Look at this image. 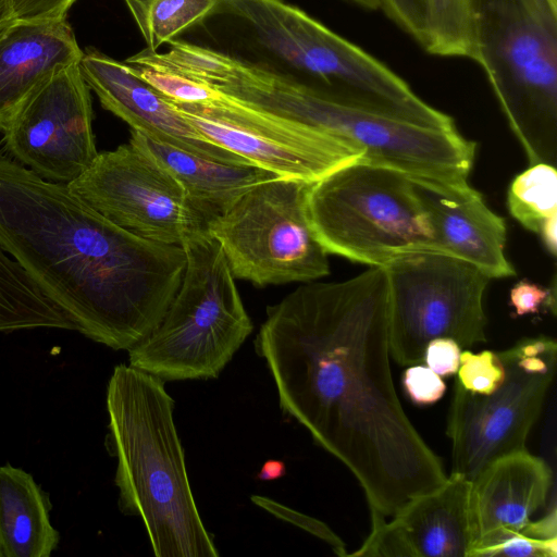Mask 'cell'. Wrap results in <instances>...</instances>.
Masks as SVG:
<instances>
[{
    "instance_id": "23",
    "label": "cell",
    "mask_w": 557,
    "mask_h": 557,
    "mask_svg": "<svg viewBox=\"0 0 557 557\" xmlns=\"http://www.w3.org/2000/svg\"><path fill=\"white\" fill-rule=\"evenodd\" d=\"M147 49L157 51L215 14L219 0H124Z\"/></svg>"
},
{
    "instance_id": "35",
    "label": "cell",
    "mask_w": 557,
    "mask_h": 557,
    "mask_svg": "<svg viewBox=\"0 0 557 557\" xmlns=\"http://www.w3.org/2000/svg\"><path fill=\"white\" fill-rule=\"evenodd\" d=\"M285 462L277 459H269L261 466L257 479L260 481H273L285 476Z\"/></svg>"
},
{
    "instance_id": "22",
    "label": "cell",
    "mask_w": 557,
    "mask_h": 557,
    "mask_svg": "<svg viewBox=\"0 0 557 557\" xmlns=\"http://www.w3.org/2000/svg\"><path fill=\"white\" fill-rule=\"evenodd\" d=\"M34 329L76 331L71 319L0 245V333Z\"/></svg>"
},
{
    "instance_id": "21",
    "label": "cell",
    "mask_w": 557,
    "mask_h": 557,
    "mask_svg": "<svg viewBox=\"0 0 557 557\" xmlns=\"http://www.w3.org/2000/svg\"><path fill=\"white\" fill-rule=\"evenodd\" d=\"M46 493L28 472L0 466V545L3 557H49L60 534Z\"/></svg>"
},
{
    "instance_id": "34",
    "label": "cell",
    "mask_w": 557,
    "mask_h": 557,
    "mask_svg": "<svg viewBox=\"0 0 557 557\" xmlns=\"http://www.w3.org/2000/svg\"><path fill=\"white\" fill-rule=\"evenodd\" d=\"M556 507L537 521H530L520 532L537 540L557 539Z\"/></svg>"
},
{
    "instance_id": "6",
    "label": "cell",
    "mask_w": 557,
    "mask_h": 557,
    "mask_svg": "<svg viewBox=\"0 0 557 557\" xmlns=\"http://www.w3.org/2000/svg\"><path fill=\"white\" fill-rule=\"evenodd\" d=\"M474 54L530 164L557 161V0H473Z\"/></svg>"
},
{
    "instance_id": "10",
    "label": "cell",
    "mask_w": 557,
    "mask_h": 557,
    "mask_svg": "<svg viewBox=\"0 0 557 557\" xmlns=\"http://www.w3.org/2000/svg\"><path fill=\"white\" fill-rule=\"evenodd\" d=\"M308 182H262L209 222L235 278L258 286L311 282L329 274L327 252L307 210Z\"/></svg>"
},
{
    "instance_id": "25",
    "label": "cell",
    "mask_w": 557,
    "mask_h": 557,
    "mask_svg": "<svg viewBox=\"0 0 557 557\" xmlns=\"http://www.w3.org/2000/svg\"><path fill=\"white\" fill-rule=\"evenodd\" d=\"M507 207L524 228L540 235L546 224L557 220L556 166L530 164L510 183Z\"/></svg>"
},
{
    "instance_id": "33",
    "label": "cell",
    "mask_w": 557,
    "mask_h": 557,
    "mask_svg": "<svg viewBox=\"0 0 557 557\" xmlns=\"http://www.w3.org/2000/svg\"><path fill=\"white\" fill-rule=\"evenodd\" d=\"M76 0H14L18 20H50L66 17Z\"/></svg>"
},
{
    "instance_id": "20",
    "label": "cell",
    "mask_w": 557,
    "mask_h": 557,
    "mask_svg": "<svg viewBox=\"0 0 557 557\" xmlns=\"http://www.w3.org/2000/svg\"><path fill=\"white\" fill-rule=\"evenodd\" d=\"M129 144L153 157L184 187L211 221L256 185L281 177L251 164H234L203 158L132 129Z\"/></svg>"
},
{
    "instance_id": "9",
    "label": "cell",
    "mask_w": 557,
    "mask_h": 557,
    "mask_svg": "<svg viewBox=\"0 0 557 557\" xmlns=\"http://www.w3.org/2000/svg\"><path fill=\"white\" fill-rule=\"evenodd\" d=\"M388 286L389 351L400 366L423 363L435 338L468 349L486 342L483 296L490 277L474 264L436 252L416 251L383 267Z\"/></svg>"
},
{
    "instance_id": "36",
    "label": "cell",
    "mask_w": 557,
    "mask_h": 557,
    "mask_svg": "<svg viewBox=\"0 0 557 557\" xmlns=\"http://www.w3.org/2000/svg\"><path fill=\"white\" fill-rule=\"evenodd\" d=\"M16 20L14 0H0V28Z\"/></svg>"
},
{
    "instance_id": "24",
    "label": "cell",
    "mask_w": 557,
    "mask_h": 557,
    "mask_svg": "<svg viewBox=\"0 0 557 557\" xmlns=\"http://www.w3.org/2000/svg\"><path fill=\"white\" fill-rule=\"evenodd\" d=\"M473 0H423V42L432 55L473 59Z\"/></svg>"
},
{
    "instance_id": "17",
    "label": "cell",
    "mask_w": 557,
    "mask_h": 557,
    "mask_svg": "<svg viewBox=\"0 0 557 557\" xmlns=\"http://www.w3.org/2000/svg\"><path fill=\"white\" fill-rule=\"evenodd\" d=\"M438 252L466 260L490 278L516 274L505 255L506 223L467 178L411 175Z\"/></svg>"
},
{
    "instance_id": "19",
    "label": "cell",
    "mask_w": 557,
    "mask_h": 557,
    "mask_svg": "<svg viewBox=\"0 0 557 557\" xmlns=\"http://www.w3.org/2000/svg\"><path fill=\"white\" fill-rule=\"evenodd\" d=\"M82 57L66 17L16 18L0 28V132L58 66Z\"/></svg>"
},
{
    "instance_id": "32",
    "label": "cell",
    "mask_w": 557,
    "mask_h": 557,
    "mask_svg": "<svg viewBox=\"0 0 557 557\" xmlns=\"http://www.w3.org/2000/svg\"><path fill=\"white\" fill-rule=\"evenodd\" d=\"M461 347L450 338H435L428 343L423 362L440 376L454 375L458 371Z\"/></svg>"
},
{
    "instance_id": "3",
    "label": "cell",
    "mask_w": 557,
    "mask_h": 557,
    "mask_svg": "<svg viewBox=\"0 0 557 557\" xmlns=\"http://www.w3.org/2000/svg\"><path fill=\"white\" fill-rule=\"evenodd\" d=\"M106 405L104 444L116 459L120 511L141 519L156 557H218L194 499L164 381L119 364Z\"/></svg>"
},
{
    "instance_id": "2",
    "label": "cell",
    "mask_w": 557,
    "mask_h": 557,
    "mask_svg": "<svg viewBox=\"0 0 557 557\" xmlns=\"http://www.w3.org/2000/svg\"><path fill=\"white\" fill-rule=\"evenodd\" d=\"M0 245L89 339L128 350L161 321L184 249L119 226L0 147Z\"/></svg>"
},
{
    "instance_id": "5",
    "label": "cell",
    "mask_w": 557,
    "mask_h": 557,
    "mask_svg": "<svg viewBox=\"0 0 557 557\" xmlns=\"http://www.w3.org/2000/svg\"><path fill=\"white\" fill-rule=\"evenodd\" d=\"M216 14L238 20L260 49L306 85L418 125L456 128L450 115L383 62L285 0H219Z\"/></svg>"
},
{
    "instance_id": "11",
    "label": "cell",
    "mask_w": 557,
    "mask_h": 557,
    "mask_svg": "<svg viewBox=\"0 0 557 557\" xmlns=\"http://www.w3.org/2000/svg\"><path fill=\"white\" fill-rule=\"evenodd\" d=\"M498 354L505 372L496 388L478 394L456 383L449 406L451 472L469 480L494 459L527 449L555 375L557 344L548 336L521 338Z\"/></svg>"
},
{
    "instance_id": "28",
    "label": "cell",
    "mask_w": 557,
    "mask_h": 557,
    "mask_svg": "<svg viewBox=\"0 0 557 557\" xmlns=\"http://www.w3.org/2000/svg\"><path fill=\"white\" fill-rule=\"evenodd\" d=\"M404 386L410 399L418 405H430L442 398L446 385L429 367L412 364L405 371Z\"/></svg>"
},
{
    "instance_id": "14",
    "label": "cell",
    "mask_w": 557,
    "mask_h": 557,
    "mask_svg": "<svg viewBox=\"0 0 557 557\" xmlns=\"http://www.w3.org/2000/svg\"><path fill=\"white\" fill-rule=\"evenodd\" d=\"M90 89L79 63L58 66L5 127L3 150L44 180L69 184L98 156Z\"/></svg>"
},
{
    "instance_id": "1",
    "label": "cell",
    "mask_w": 557,
    "mask_h": 557,
    "mask_svg": "<svg viewBox=\"0 0 557 557\" xmlns=\"http://www.w3.org/2000/svg\"><path fill=\"white\" fill-rule=\"evenodd\" d=\"M253 347L282 412L357 479L371 523L446 480L394 386L383 267L299 286L267 308Z\"/></svg>"
},
{
    "instance_id": "15",
    "label": "cell",
    "mask_w": 557,
    "mask_h": 557,
    "mask_svg": "<svg viewBox=\"0 0 557 557\" xmlns=\"http://www.w3.org/2000/svg\"><path fill=\"white\" fill-rule=\"evenodd\" d=\"M391 518L372 523L360 548L347 556L469 557L474 545L471 480L450 472Z\"/></svg>"
},
{
    "instance_id": "16",
    "label": "cell",
    "mask_w": 557,
    "mask_h": 557,
    "mask_svg": "<svg viewBox=\"0 0 557 557\" xmlns=\"http://www.w3.org/2000/svg\"><path fill=\"white\" fill-rule=\"evenodd\" d=\"M79 70L102 108L122 119L133 131L211 160L251 164L202 136L174 102L139 77L124 61L87 48L83 50Z\"/></svg>"
},
{
    "instance_id": "31",
    "label": "cell",
    "mask_w": 557,
    "mask_h": 557,
    "mask_svg": "<svg viewBox=\"0 0 557 557\" xmlns=\"http://www.w3.org/2000/svg\"><path fill=\"white\" fill-rule=\"evenodd\" d=\"M510 302L517 315L536 313L545 307L555 314L556 312V289L543 288L542 286L528 281L517 283L510 292Z\"/></svg>"
},
{
    "instance_id": "18",
    "label": "cell",
    "mask_w": 557,
    "mask_h": 557,
    "mask_svg": "<svg viewBox=\"0 0 557 557\" xmlns=\"http://www.w3.org/2000/svg\"><path fill=\"white\" fill-rule=\"evenodd\" d=\"M553 482L549 466L527 449L500 456L471 480L474 545L469 557L520 532L542 508Z\"/></svg>"
},
{
    "instance_id": "30",
    "label": "cell",
    "mask_w": 557,
    "mask_h": 557,
    "mask_svg": "<svg viewBox=\"0 0 557 557\" xmlns=\"http://www.w3.org/2000/svg\"><path fill=\"white\" fill-rule=\"evenodd\" d=\"M380 9L420 46L423 42V0H380Z\"/></svg>"
},
{
    "instance_id": "26",
    "label": "cell",
    "mask_w": 557,
    "mask_h": 557,
    "mask_svg": "<svg viewBox=\"0 0 557 557\" xmlns=\"http://www.w3.org/2000/svg\"><path fill=\"white\" fill-rule=\"evenodd\" d=\"M504 372L498 351L466 349L460 352L456 383L469 392L487 394L502 382Z\"/></svg>"
},
{
    "instance_id": "12",
    "label": "cell",
    "mask_w": 557,
    "mask_h": 557,
    "mask_svg": "<svg viewBox=\"0 0 557 557\" xmlns=\"http://www.w3.org/2000/svg\"><path fill=\"white\" fill-rule=\"evenodd\" d=\"M205 91L198 104L175 103L185 119L212 143L281 177L313 183L364 160L361 151L324 132L210 86L205 85Z\"/></svg>"
},
{
    "instance_id": "4",
    "label": "cell",
    "mask_w": 557,
    "mask_h": 557,
    "mask_svg": "<svg viewBox=\"0 0 557 557\" xmlns=\"http://www.w3.org/2000/svg\"><path fill=\"white\" fill-rule=\"evenodd\" d=\"M225 92L275 115L324 132L361 151L364 161L411 175L468 178L475 143L458 131L418 125L341 101L296 78L239 61Z\"/></svg>"
},
{
    "instance_id": "8",
    "label": "cell",
    "mask_w": 557,
    "mask_h": 557,
    "mask_svg": "<svg viewBox=\"0 0 557 557\" xmlns=\"http://www.w3.org/2000/svg\"><path fill=\"white\" fill-rule=\"evenodd\" d=\"M307 210L327 253L385 267L416 251H436L411 174L359 160L310 183Z\"/></svg>"
},
{
    "instance_id": "37",
    "label": "cell",
    "mask_w": 557,
    "mask_h": 557,
    "mask_svg": "<svg viewBox=\"0 0 557 557\" xmlns=\"http://www.w3.org/2000/svg\"><path fill=\"white\" fill-rule=\"evenodd\" d=\"M0 557H3V556H2V550H1V545H0Z\"/></svg>"
},
{
    "instance_id": "27",
    "label": "cell",
    "mask_w": 557,
    "mask_h": 557,
    "mask_svg": "<svg viewBox=\"0 0 557 557\" xmlns=\"http://www.w3.org/2000/svg\"><path fill=\"white\" fill-rule=\"evenodd\" d=\"M250 500L259 508L268 511L272 516L300 528L311 535L329 544L338 556H347L346 546L343 540L333 530L311 516L289 508L272 498L251 495Z\"/></svg>"
},
{
    "instance_id": "29",
    "label": "cell",
    "mask_w": 557,
    "mask_h": 557,
    "mask_svg": "<svg viewBox=\"0 0 557 557\" xmlns=\"http://www.w3.org/2000/svg\"><path fill=\"white\" fill-rule=\"evenodd\" d=\"M495 556L556 557L557 539L537 540L518 532L486 549L482 555V557Z\"/></svg>"
},
{
    "instance_id": "7",
    "label": "cell",
    "mask_w": 557,
    "mask_h": 557,
    "mask_svg": "<svg viewBox=\"0 0 557 557\" xmlns=\"http://www.w3.org/2000/svg\"><path fill=\"white\" fill-rule=\"evenodd\" d=\"M181 247L178 290L159 324L127 350L128 364L164 382L215 379L253 324L220 244L205 234Z\"/></svg>"
},
{
    "instance_id": "13",
    "label": "cell",
    "mask_w": 557,
    "mask_h": 557,
    "mask_svg": "<svg viewBox=\"0 0 557 557\" xmlns=\"http://www.w3.org/2000/svg\"><path fill=\"white\" fill-rule=\"evenodd\" d=\"M67 186L103 216L141 237L182 246L209 234L210 220L184 187L132 144L99 152Z\"/></svg>"
}]
</instances>
